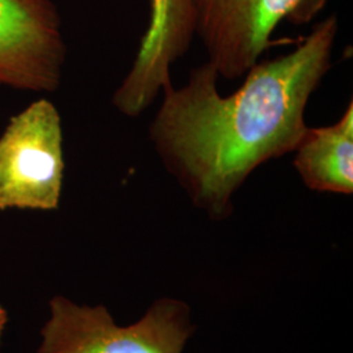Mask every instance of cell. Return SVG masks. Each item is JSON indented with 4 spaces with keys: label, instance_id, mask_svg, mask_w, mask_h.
Returning a JSON list of instances; mask_svg holds the SVG:
<instances>
[{
    "label": "cell",
    "instance_id": "obj_1",
    "mask_svg": "<svg viewBox=\"0 0 353 353\" xmlns=\"http://www.w3.org/2000/svg\"><path fill=\"white\" fill-rule=\"evenodd\" d=\"M338 30L331 14L296 49L254 64L229 96L219 92L220 77L207 61L182 87H165L150 141L195 207L225 219L234 194L259 166L296 150L309 128L307 103L332 67Z\"/></svg>",
    "mask_w": 353,
    "mask_h": 353
},
{
    "label": "cell",
    "instance_id": "obj_4",
    "mask_svg": "<svg viewBox=\"0 0 353 353\" xmlns=\"http://www.w3.org/2000/svg\"><path fill=\"white\" fill-rule=\"evenodd\" d=\"M303 0H192L196 36L219 77L237 80L259 62L274 32Z\"/></svg>",
    "mask_w": 353,
    "mask_h": 353
},
{
    "label": "cell",
    "instance_id": "obj_7",
    "mask_svg": "<svg viewBox=\"0 0 353 353\" xmlns=\"http://www.w3.org/2000/svg\"><path fill=\"white\" fill-rule=\"evenodd\" d=\"M293 153V166L307 189L352 195L353 101L335 123L309 127Z\"/></svg>",
    "mask_w": 353,
    "mask_h": 353
},
{
    "label": "cell",
    "instance_id": "obj_3",
    "mask_svg": "<svg viewBox=\"0 0 353 353\" xmlns=\"http://www.w3.org/2000/svg\"><path fill=\"white\" fill-rule=\"evenodd\" d=\"M61 114L45 99L16 114L0 137V211L57 210L63 190Z\"/></svg>",
    "mask_w": 353,
    "mask_h": 353
},
{
    "label": "cell",
    "instance_id": "obj_2",
    "mask_svg": "<svg viewBox=\"0 0 353 353\" xmlns=\"http://www.w3.org/2000/svg\"><path fill=\"white\" fill-rule=\"evenodd\" d=\"M51 316L37 353H182L194 332L186 303L159 300L140 321L115 325L103 306L51 300Z\"/></svg>",
    "mask_w": 353,
    "mask_h": 353
},
{
    "label": "cell",
    "instance_id": "obj_5",
    "mask_svg": "<svg viewBox=\"0 0 353 353\" xmlns=\"http://www.w3.org/2000/svg\"><path fill=\"white\" fill-rule=\"evenodd\" d=\"M67 48L51 0H0V85L54 92Z\"/></svg>",
    "mask_w": 353,
    "mask_h": 353
},
{
    "label": "cell",
    "instance_id": "obj_6",
    "mask_svg": "<svg viewBox=\"0 0 353 353\" xmlns=\"http://www.w3.org/2000/svg\"><path fill=\"white\" fill-rule=\"evenodd\" d=\"M150 24L134 63L113 94L114 108L137 118L172 84V67L182 59L196 36L192 0H150Z\"/></svg>",
    "mask_w": 353,
    "mask_h": 353
},
{
    "label": "cell",
    "instance_id": "obj_8",
    "mask_svg": "<svg viewBox=\"0 0 353 353\" xmlns=\"http://www.w3.org/2000/svg\"><path fill=\"white\" fill-rule=\"evenodd\" d=\"M6 323H7V313H6V310L0 306V339H1V334H3V330H4Z\"/></svg>",
    "mask_w": 353,
    "mask_h": 353
}]
</instances>
